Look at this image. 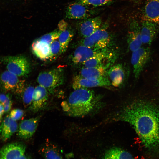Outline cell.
Listing matches in <instances>:
<instances>
[{"label": "cell", "mask_w": 159, "mask_h": 159, "mask_svg": "<svg viewBox=\"0 0 159 159\" xmlns=\"http://www.w3.org/2000/svg\"><path fill=\"white\" fill-rule=\"evenodd\" d=\"M120 118L132 126L145 148L159 150V108L154 104L137 101L126 107Z\"/></svg>", "instance_id": "6da1fadb"}, {"label": "cell", "mask_w": 159, "mask_h": 159, "mask_svg": "<svg viewBox=\"0 0 159 159\" xmlns=\"http://www.w3.org/2000/svg\"><path fill=\"white\" fill-rule=\"evenodd\" d=\"M98 97L88 88L74 90L67 100L62 102L63 110L69 115L81 117L91 112L98 104Z\"/></svg>", "instance_id": "7a4b0ae2"}, {"label": "cell", "mask_w": 159, "mask_h": 159, "mask_svg": "<svg viewBox=\"0 0 159 159\" xmlns=\"http://www.w3.org/2000/svg\"><path fill=\"white\" fill-rule=\"evenodd\" d=\"M133 16L159 26V0H133Z\"/></svg>", "instance_id": "3957f363"}, {"label": "cell", "mask_w": 159, "mask_h": 159, "mask_svg": "<svg viewBox=\"0 0 159 159\" xmlns=\"http://www.w3.org/2000/svg\"><path fill=\"white\" fill-rule=\"evenodd\" d=\"M7 71L18 77L27 76L31 71L28 60L22 55L7 56L1 58Z\"/></svg>", "instance_id": "277c9868"}, {"label": "cell", "mask_w": 159, "mask_h": 159, "mask_svg": "<svg viewBox=\"0 0 159 159\" xmlns=\"http://www.w3.org/2000/svg\"><path fill=\"white\" fill-rule=\"evenodd\" d=\"M107 23L102 24L100 28L91 35L84 38L81 44L96 49L108 48L111 41V37L107 30Z\"/></svg>", "instance_id": "5b68a950"}, {"label": "cell", "mask_w": 159, "mask_h": 159, "mask_svg": "<svg viewBox=\"0 0 159 159\" xmlns=\"http://www.w3.org/2000/svg\"><path fill=\"white\" fill-rule=\"evenodd\" d=\"M102 9L85 5L75 1L68 6L65 17L69 19L84 20L97 15Z\"/></svg>", "instance_id": "8992f818"}, {"label": "cell", "mask_w": 159, "mask_h": 159, "mask_svg": "<svg viewBox=\"0 0 159 159\" xmlns=\"http://www.w3.org/2000/svg\"><path fill=\"white\" fill-rule=\"evenodd\" d=\"M37 82L50 92L61 85L64 82V76L62 69L57 68L43 71L37 78Z\"/></svg>", "instance_id": "52a82bcc"}, {"label": "cell", "mask_w": 159, "mask_h": 159, "mask_svg": "<svg viewBox=\"0 0 159 159\" xmlns=\"http://www.w3.org/2000/svg\"><path fill=\"white\" fill-rule=\"evenodd\" d=\"M151 51L149 47H141L132 52L131 62L133 67V73L138 78L150 57Z\"/></svg>", "instance_id": "ba28073f"}, {"label": "cell", "mask_w": 159, "mask_h": 159, "mask_svg": "<svg viewBox=\"0 0 159 159\" xmlns=\"http://www.w3.org/2000/svg\"><path fill=\"white\" fill-rule=\"evenodd\" d=\"M116 57L114 52L108 48L100 51L82 65L83 66V67L103 66L110 67Z\"/></svg>", "instance_id": "9c48e42d"}, {"label": "cell", "mask_w": 159, "mask_h": 159, "mask_svg": "<svg viewBox=\"0 0 159 159\" xmlns=\"http://www.w3.org/2000/svg\"><path fill=\"white\" fill-rule=\"evenodd\" d=\"M72 86L74 90L97 87L109 86L111 82L107 76L92 79L83 77L77 75L73 78Z\"/></svg>", "instance_id": "30bf717a"}, {"label": "cell", "mask_w": 159, "mask_h": 159, "mask_svg": "<svg viewBox=\"0 0 159 159\" xmlns=\"http://www.w3.org/2000/svg\"><path fill=\"white\" fill-rule=\"evenodd\" d=\"M127 35L128 47L132 52L140 48L143 44L141 39L140 20L132 17Z\"/></svg>", "instance_id": "8fae6325"}, {"label": "cell", "mask_w": 159, "mask_h": 159, "mask_svg": "<svg viewBox=\"0 0 159 159\" xmlns=\"http://www.w3.org/2000/svg\"><path fill=\"white\" fill-rule=\"evenodd\" d=\"M0 80L2 87L5 91L16 90L19 92L24 89V82L20 80L18 76L7 70L2 73Z\"/></svg>", "instance_id": "7c38bea8"}, {"label": "cell", "mask_w": 159, "mask_h": 159, "mask_svg": "<svg viewBox=\"0 0 159 159\" xmlns=\"http://www.w3.org/2000/svg\"><path fill=\"white\" fill-rule=\"evenodd\" d=\"M26 147L23 144L13 143L0 149V159H17L25 155Z\"/></svg>", "instance_id": "4fadbf2b"}, {"label": "cell", "mask_w": 159, "mask_h": 159, "mask_svg": "<svg viewBox=\"0 0 159 159\" xmlns=\"http://www.w3.org/2000/svg\"><path fill=\"white\" fill-rule=\"evenodd\" d=\"M102 23V19L99 16L82 20L78 26L79 33L83 38L88 37L99 29Z\"/></svg>", "instance_id": "5bb4252c"}, {"label": "cell", "mask_w": 159, "mask_h": 159, "mask_svg": "<svg viewBox=\"0 0 159 159\" xmlns=\"http://www.w3.org/2000/svg\"><path fill=\"white\" fill-rule=\"evenodd\" d=\"M140 20L142 42L143 44L150 45L159 31V26L151 22Z\"/></svg>", "instance_id": "9a60e30c"}, {"label": "cell", "mask_w": 159, "mask_h": 159, "mask_svg": "<svg viewBox=\"0 0 159 159\" xmlns=\"http://www.w3.org/2000/svg\"><path fill=\"white\" fill-rule=\"evenodd\" d=\"M103 49H95L81 44L75 49L72 54L71 57L72 63L75 65L82 64Z\"/></svg>", "instance_id": "2e32d148"}, {"label": "cell", "mask_w": 159, "mask_h": 159, "mask_svg": "<svg viewBox=\"0 0 159 159\" xmlns=\"http://www.w3.org/2000/svg\"><path fill=\"white\" fill-rule=\"evenodd\" d=\"M48 91L44 87L39 85L34 88L31 108L34 112L43 109L47 104Z\"/></svg>", "instance_id": "e0dca14e"}, {"label": "cell", "mask_w": 159, "mask_h": 159, "mask_svg": "<svg viewBox=\"0 0 159 159\" xmlns=\"http://www.w3.org/2000/svg\"><path fill=\"white\" fill-rule=\"evenodd\" d=\"M39 119L38 117L33 118L22 121L17 131L18 136L23 139L31 138L36 130Z\"/></svg>", "instance_id": "ac0fdd59"}, {"label": "cell", "mask_w": 159, "mask_h": 159, "mask_svg": "<svg viewBox=\"0 0 159 159\" xmlns=\"http://www.w3.org/2000/svg\"><path fill=\"white\" fill-rule=\"evenodd\" d=\"M107 75L111 84L115 87H118L124 82L126 78V72L122 64H117L109 68Z\"/></svg>", "instance_id": "d6986e66"}, {"label": "cell", "mask_w": 159, "mask_h": 159, "mask_svg": "<svg viewBox=\"0 0 159 159\" xmlns=\"http://www.w3.org/2000/svg\"><path fill=\"white\" fill-rule=\"evenodd\" d=\"M18 129L16 121L7 115L0 125V138L3 142L7 141L17 131Z\"/></svg>", "instance_id": "ffe728a7"}, {"label": "cell", "mask_w": 159, "mask_h": 159, "mask_svg": "<svg viewBox=\"0 0 159 159\" xmlns=\"http://www.w3.org/2000/svg\"><path fill=\"white\" fill-rule=\"evenodd\" d=\"M58 27L60 33L58 39L60 44L63 53L67 49L74 33L72 28L64 20H62L59 22Z\"/></svg>", "instance_id": "44dd1931"}, {"label": "cell", "mask_w": 159, "mask_h": 159, "mask_svg": "<svg viewBox=\"0 0 159 159\" xmlns=\"http://www.w3.org/2000/svg\"><path fill=\"white\" fill-rule=\"evenodd\" d=\"M109 68L103 66L92 67H83L80 71L79 75L85 78H99L107 76V71Z\"/></svg>", "instance_id": "7402d4cb"}, {"label": "cell", "mask_w": 159, "mask_h": 159, "mask_svg": "<svg viewBox=\"0 0 159 159\" xmlns=\"http://www.w3.org/2000/svg\"><path fill=\"white\" fill-rule=\"evenodd\" d=\"M31 47L32 52L36 57L42 60H48L50 45L37 39L33 42Z\"/></svg>", "instance_id": "603a6c76"}, {"label": "cell", "mask_w": 159, "mask_h": 159, "mask_svg": "<svg viewBox=\"0 0 159 159\" xmlns=\"http://www.w3.org/2000/svg\"><path fill=\"white\" fill-rule=\"evenodd\" d=\"M103 159H134L131 154L121 148L114 147L108 149Z\"/></svg>", "instance_id": "cb8c5ba5"}, {"label": "cell", "mask_w": 159, "mask_h": 159, "mask_svg": "<svg viewBox=\"0 0 159 159\" xmlns=\"http://www.w3.org/2000/svg\"><path fill=\"white\" fill-rule=\"evenodd\" d=\"M41 151L46 159H63L53 145H46L42 148Z\"/></svg>", "instance_id": "d4e9b609"}, {"label": "cell", "mask_w": 159, "mask_h": 159, "mask_svg": "<svg viewBox=\"0 0 159 159\" xmlns=\"http://www.w3.org/2000/svg\"><path fill=\"white\" fill-rule=\"evenodd\" d=\"M62 53L60 44L57 39L50 45V54L48 60L50 61L55 60Z\"/></svg>", "instance_id": "484cf974"}, {"label": "cell", "mask_w": 159, "mask_h": 159, "mask_svg": "<svg viewBox=\"0 0 159 159\" xmlns=\"http://www.w3.org/2000/svg\"><path fill=\"white\" fill-rule=\"evenodd\" d=\"M78 2L94 8L109 5L112 0H76Z\"/></svg>", "instance_id": "4316f807"}, {"label": "cell", "mask_w": 159, "mask_h": 159, "mask_svg": "<svg viewBox=\"0 0 159 159\" xmlns=\"http://www.w3.org/2000/svg\"><path fill=\"white\" fill-rule=\"evenodd\" d=\"M60 33V31L58 29L43 35L38 39L50 45L54 41L58 39Z\"/></svg>", "instance_id": "83f0119b"}, {"label": "cell", "mask_w": 159, "mask_h": 159, "mask_svg": "<svg viewBox=\"0 0 159 159\" xmlns=\"http://www.w3.org/2000/svg\"><path fill=\"white\" fill-rule=\"evenodd\" d=\"M34 88L32 86H29L24 90L22 96L23 104L25 107L31 105Z\"/></svg>", "instance_id": "f1b7e54d"}, {"label": "cell", "mask_w": 159, "mask_h": 159, "mask_svg": "<svg viewBox=\"0 0 159 159\" xmlns=\"http://www.w3.org/2000/svg\"><path fill=\"white\" fill-rule=\"evenodd\" d=\"M24 115L23 110L19 109L12 110L9 114V116L14 120L16 121L20 119Z\"/></svg>", "instance_id": "f546056e"}, {"label": "cell", "mask_w": 159, "mask_h": 159, "mask_svg": "<svg viewBox=\"0 0 159 159\" xmlns=\"http://www.w3.org/2000/svg\"><path fill=\"white\" fill-rule=\"evenodd\" d=\"M12 101L10 97L8 95L7 98L4 104V113H6L11 110L12 106Z\"/></svg>", "instance_id": "4dcf8cb0"}, {"label": "cell", "mask_w": 159, "mask_h": 159, "mask_svg": "<svg viewBox=\"0 0 159 159\" xmlns=\"http://www.w3.org/2000/svg\"><path fill=\"white\" fill-rule=\"evenodd\" d=\"M8 94H0V103L4 105L8 97Z\"/></svg>", "instance_id": "1f68e13d"}, {"label": "cell", "mask_w": 159, "mask_h": 159, "mask_svg": "<svg viewBox=\"0 0 159 159\" xmlns=\"http://www.w3.org/2000/svg\"><path fill=\"white\" fill-rule=\"evenodd\" d=\"M4 113V105L0 103V118H2V116Z\"/></svg>", "instance_id": "d6a6232c"}, {"label": "cell", "mask_w": 159, "mask_h": 159, "mask_svg": "<svg viewBox=\"0 0 159 159\" xmlns=\"http://www.w3.org/2000/svg\"><path fill=\"white\" fill-rule=\"evenodd\" d=\"M17 159H30V158L27 156L24 155L23 156L18 158Z\"/></svg>", "instance_id": "836d02e7"}, {"label": "cell", "mask_w": 159, "mask_h": 159, "mask_svg": "<svg viewBox=\"0 0 159 159\" xmlns=\"http://www.w3.org/2000/svg\"><path fill=\"white\" fill-rule=\"evenodd\" d=\"M1 119L2 118H0V125L1 122Z\"/></svg>", "instance_id": "e575fe53"}, {"label": "cell", "mask_w": 159, "mask_h": 159, "mask_svg": "<svg viewBox=\"0 0 159 159\" xmlns=\"http://www.w3.org/2000/svg\"><path fill=\"white\" fill-rule=\"evenodd\" d=\"M158 81H159V74L158 76Z\"/></svg>", "instance_id": "d590c367"}, {"label": "cell", "mask_w": 159, "mask_h": 159, "mask_svg": "<svg viewBox=\"0 0 159 159\" xmlns=\"http://www.w3.org/2000/svg\"><path fill=\"white\" fill-rule=\"evenodd\" d=\"M92 159L90 158V159Z\"/></svg>", "instance_id": "8d00e7d4"}]
</instances>
